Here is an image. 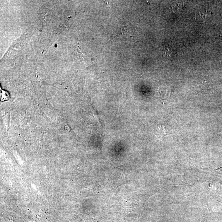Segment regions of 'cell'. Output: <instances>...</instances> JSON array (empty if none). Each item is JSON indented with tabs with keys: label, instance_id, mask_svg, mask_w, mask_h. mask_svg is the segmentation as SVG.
<instances>
[{
	"label": "cell",
	"instance_id": "1",
	"mask_svg": "<svg viewBox=\"0 0 222 222\" xmlns=\"http://www.w3.org/2000/svg\"><path fill=\"white\" fill-rule=\"evenodd\" d=\"M184 4L182 3H177V4H175L171 6V10L173 11L174 13H178L182 11L184 7Z\"/></svg>",
	"mask_w": 222,
	"mask_h": 222
},
{
	"label": "cell",
	"instance_id": "2",
	"mask_svg": "<svg viewBox=\"0 0 222 222\" xmlns=\"http://www.w3.org/2000/svg\"><path fill=\"white\" fill-rule=\"evenodd\" d=\"M165 53L168 57H171L173 54V50L171 48L167 47L165 49Z\"/></svg>",
	"mask_w": 222,
	"mask_h": 222
},
{
	"label": "cell",
	"instance_id": "3",
	"mask_svg": "<svg viewBox=\"0 0 222 222\" xmlns=\"http://www.w3.org/2000/svg\"><path fill=\"white\" fill-rule=\"evenodd\" d=\"M122 31L123 34H124L125 33H128V31H127L126 28H125V26H124L122 27Z\"/></svg>",
	"mask_w": 222,
	"mask_h": 222
}]
</instances>
